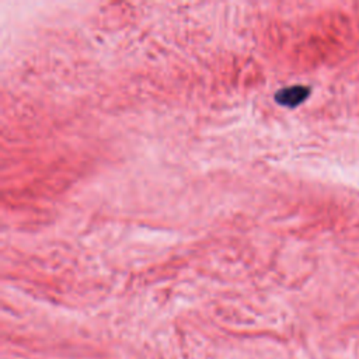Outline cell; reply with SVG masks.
I'll list each match as a JSON object with an SVG mask.
<instances>
[{
    "instance_id": "obj_1",
    "label": "cell",
    "mask_w": 359,
    "mask_h": 359,
    "mask_svg": "<svg viewBox=\"0 0 359 359\" xmlns=\"http://www.w3.org/2000/svg\"><path fill=\"white\" fill-rule=\"evenodd\" d=\"M310 95V88L306 86H293L287 88H282L276 93V102L285 107H296L302 104Z\"/></svg>"
}]
</instances>
